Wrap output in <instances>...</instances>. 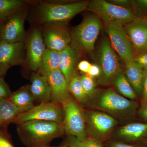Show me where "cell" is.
I'll return each instance as SVG.
<instances>
[{"label": "cell", "instance_id": "cell-15", "mask_svg": "<svg viewBox=\"0 0 147 147\" xmlns=\"http://www.w3.org/2000/svg\"><path fill=\"white\" fill-rule=\"evenodd\" d=\"M24 42L0 41V63L10 67L21 64L24 61Z\"/></svg>", "mask_w": 147, "mask_h": 147}, {"label": "cell", "instance_id": "cell-21", "mask_svg": "<svg viewBox=\"0 0 147 147\" xmlns=\"http://www.w3.org/2000/svg\"><path fill=\"white\" fill-rule=\"evenodd\" d=\"M8 99L23 113L29 111L34 107V99L29 90V87H23L14 92Z\"/></svg>", "mask_w": 147, "mask_h": 147}, {"label": "cell", "instance_id": "cell-20", "mask_svg": "<svg viewBox=\"0 0 147 147\" xmlns=\"http://www.w3.org/2000/svg\"><path fill=\"white\" fill-rule=\"evenodd\" d=\"M117 134L119 137L127 140H139L147 135V123L128 124L119 129Z\"/></svg>", "mask_w": 147, "mask_h": 147}, {"label": "cell", "instance_id": "cell-34", "mask_svg": "<svg viewBox=\"0 0 147 147\" xmlns=\"http://www.w3.org/2000/svg\"><path fill=\"white\" fill-rule=\"evenodd\" d=\"M91 64L88 61L84 60L81 61L78 63L77 68L82 72L86 74H88Z\"/></svg>", "mask_w": 147, "mask_h": 147}, {"label": "cell", "instance_id": "cell-33", "mask_svg": "<svg viewBox=\"0 0 147 147\" xmlns=\"http://www.w3.org/2000/svg\"><path fill=\"white\" fill-rule=\"evenodd\" d=\"M88 74L92 77H98L101 74V69L99 66L96 64H91Z\"/></svg>", "mask_w": 147, "mask_h": 147}, {"label": "cell", "instance_id": "cell-23", "mask_svg": "<svg viewBox=\"0 0 147 147\" xmlns=\"http://www.w3.org/2000/svg\"><path fill=\"white\" fill-rule=\"evenodd\" d=\"M113 82L116 89L122 96L131 100L137 98L136 92L122 71H120L115 76Z\"/></svg>", "mask_w": 147, "mask_h": 147}, {"label": "cell", "instance_id": "cell-29", "mask_svg": "<svg viewBox=\"0 0 147 147\" xmlns=\"http://www.w3.org/2000/svg\"><path fill=\"white\" fill-rule=\"evenodd\" d=\"M131 8L136 16L145 17L147 14V0L132 1Z\"/></svg>", "mask_w": 147, "mask_h": 147}, {"label": "cell", "instance_id": "cell-6", "mask_svg": "<svg viewBox=\"0 0 147 147\" xmlns=\"http://www.w3.org/2000/svg\"><path fill=\"white\" fill-rule=\"evenodd\" d=\"M97 104L100 109L124 117H133L138 108L137 102L129 100L111 89L102 93Z\"/></svg>", "mask_w": 147, "mask_h": 147}, {"label": "cell", "instance_id": "cell-14", "mask_svg": "<svg viewBox=\"0 0 147 147\" xmlns=\"http://www.w3.org/2000/svg\"><path fill=\"white\" fill-rule=\"evenodd\" d=\"M44 76L50 86L53 102L63 103L70 98L68 84L59 69L51 71Z\"/></svg>", "mask_w": 147, "mask_h": 147}, {"label": "cell", "instance_id": "cell-11", "mask_svg": "<svg viewBox=\"0 0 147 147\" xmlns=\"http://www.w3.org/2000/svg\"><path fill=\"white\" fill-rule=\"evenodd\" d=\"M41 31L47 49L60 52L71 43V37L63 24L43 25Z\"/></svg>", "mask_w": 147, "mask_h": 147}, {"label": "cell", "instance_id": "cell-4", "mask_svg": "<svg viewBox=\"0 0 147 147\" xmlns=\"http://www.w3.org/2000/svg\"><path fill=\"white\" fill-rule=\"evenodd\" d=\"M87 9L97 14L105 23L117 22L124 25L136 16L130 9L103 0H94L90 2Z\"/></svg>", "mask_w": 147, "mask_h": 147}, {"label": "cell", "instance_id": "cell-39", "mask_svg": "<svg viewBox=\"0 0 147 147\" xmlns=\"http://www.w3.org/2000/svg\"><path fill=\"white\" fill-rule=\"evenodd\" d=\"M111 147H139L132 145L126 144L123 143H118V142H115L111 145Z\"/></svg>", "mask_w": 147, "mask_h": 147}, {"label": "cell", "instance_id": "cell-37", "mask_svg": "<svg viewBox=\"0 0 147 147\" xmlns=\"http://www.w3.org/2000/svg\"><path fill=\"white\" fill-rule=\"evenodd\" d=\"M0 147H13L5 138L0 135Z\"/></svg>", "mask_w": 147, "mask_h": 147}, {"label": "cell", "instance_id": "cell-18", "mask_svg": "<svg viewBox=\"0 0 147 147\" xmlns=\"http://www.w3.org/2000/svg\"><path fill=\"white\" fill-rule=\"evenodd\" d=\"M29 88L34 100L41 102H50L51 89L45 76L38 73L33 74Z\"/></svg>", "mask_w": 147, "mask_h": 147}, {"label": "cell", "instance_id": "cell-25", "mask_svg": "<svg viewBox=\"0 0 147 147\" xmlns=\"http://www.w3.org/2000/svg\"><path fill=\"white\" fill-rule=\"evenodd\" d=\"M27 3L21 0H0V21L11 13L26 7Z\"/></svg>", "mask_w": 147, "mask_h": 147}, {"label": "cell", "instance_id": "cell-12", "mask_svg": "<svg viewBox=\"0 0 147 147\" xmlns=\"http://www.w3.org/2000/svg\"><path fill=\"white\" fill-rule=\"evenodd\" d=\"M124 27L134 48L135 56L147 52V19L136 16Z\"/></svg>", "mask_w": 147, "mask_h": 147}, {"label": "cell", "instance_id": "cell-40", "mask_svg": "<svg viewBox=\"0 0 147 147\" xmlns=\"http://www.w3.org/2000/svg\"><path fill=\"white\" fill-rule=\"evenodd\" d=\"M1 21H0V34H1Z\"/></svg>", "mask_w": 147, "mask_h": 147}, {"label": "cell", "instance_id": "cell-38", "mask_svg": "<svg viewBox=\"0 0 147 147\" xmlns=\"http://www.w3.org/2000/svg\"><path fill=\"white\" fill-rule=\"evenodd\" d=\"M10 67L0 63V77L4 76Z\"/></svg>", "mask_w": 147, "mask_h": 147}, {"label": "cell", "instance_id": "cell-5", "mask_svg": "<svg viewBox=\"0 0 147 147\" xmlns=\"http://www.w3.org/2000/svg\"><path fill=\"white\" fill-rule=\"evenodd\" d=\"M64 114L63 108L59 103L53 102H41L27 112L21 113L11 121L18 124L28 121L42 120L63 123Z\"/></svg>", "mask_w": 147, "mask_h": 147}, {"label": "cell", "instance_id": "cell-41", "mask_svg": "<svg viewBox=\"0 0 147 147\" xmlns=\"http://www.w3.org/2000/svg\"><path fill=\"white\" fill-rule=\"evenodd\" d=\"M145 18H146V19H147V15L146 16H145Z\"/></svg>", "mask_w": 147, "mask_h": 147}, {"label": "cell", "instance_id": "cell-19", "mask_svg": "<svg viewBox=\"0 0 147 147\" xmlns=\"http://www.w3.org/2000/svg\"><path fill=\"white\" fill-rule=\"evenodd\" d=\"M125 74L136 94L142 93L144 70L132 59L125 62Z\"/></svg>", "mask_w": 147, "mask_h": 147}, {"label": "cell", "instance_id": "cell-1", "mask_svg": "<svg viewBox=\"0 0 147 147\" xmlns=\"http://www.w3.org/2000/svg\"><path fill=\"white\" fill-rule=\"evenodd\" d=\"M90 2L68 4L42 3L38 7L36 18L40 24H63L82 11L87 9Z\"/></svg>", "mask_w": 147, "mask_h": 147}, {"label": "cell", "instance_id": "cell-22", "mask_svg": "<svg viewBox=\"0 0 147 147\" xmlns=\"http://www.w3.org/2000/svg\"><path fill=\"white\" fill-rule=\"evenodd\" d=\"M60 53L46 48L40 64L38 73L45 76L51 71L59 69Z\"/></svg>", "mask_w": 147, "mask_h": 147}, {"label": "cell", "instance_id": "cell-10", "mask_svg": "<svg viewBox=\"0 0 147 147\" xmlns=\"http://www.w3.org/2000/svg\"><path fill=\"white\" fill-rule=\"evenodd\" d=\"M99 63L101 82L104 84L113 81L121 70L119 60L107 38H103L99 48Z\"/></svg>", "mask_w": 147, "mask_h": 147}, {"label": "cell", "instance_id": "cell-24", "mask_svg": "<svg viewBox=\"0 0 147 147\" xmlns=\"http://www.w3.org/2000/svg\"><path fill=\"white\" fill-rule=\"evenodd\" d=\"M23 113L8 98L0 99V125L11 122L18 115Z\"/></svg>", "mask_w": 147, "mask_h": 147}, {"label": "cell", "instance_id": "cell-8", "mask_svg": "<svg viewBox=\"0 0 147 147\" xmlns=\"http://www.w3.org/2000/svg\"><path fill=\"white\" fill-rule=\"evenodd\" d=\"M62 104L64 114V129L70 136L79 140L83 141L86 139L85 119L78 105L70 97Z\"/></svg>", "mask_w": 147, "mask_h": 147}, {"label": "cell", "instance_id": "cell-27", "mask_svg": "<svg viewBox=\"0 0 147 147\" xmlns=\"http://www.w3.org/2000/svg\"><path fill=\"white\" fill-rule=\"evenodd\" d=\"M68 144L70 147H103L96 139L87 138L81 141L72 136L69 138Z\"/></svg>", "mask_w": 147, "mask_h": 147}, {"label": "cell", "instance_id": "cell-3", "mask_svg": "<svg viewBox=\"0 0 147 147\" xmlns=\"http://www.w3.org/2000/svg\"><path fill=\"white\" fill-rule=\"evenodd\" d=\"M63 124L55 122L32 120L18 124L19 134L33 142H43L60 136L63 133Z\"/></svg>", "mask_w": 147, "mask_h": 147}, {"label": "cell", "instance_id": "cell-7", "mask_svg": "<svg viewBox=\"0 0 147 147\" xmlns=\"http://www.w3.org/2000/svg\"><path fill=\"white\" fill-rule=\"evenodd\" d=\"M28 9L26 7L11 13L1 21L0 41L24 42L26 38L24 23Z\"/></svg>", "mask_w": 147, "mask_h": 147}, {"label": "cell", "instance_id": "cell-28", "mask_svg": "<svg viewBox=\"0 0 147 147\" xmlns=\"http://www.w3.org/2000/svg\"><path fill=\"white\" fill-rule=\"evenodd\" d=\"M83 88L88 97H91L95 91V84L93 78L88 74L80 76Z\"/></svg>", "mask_w": 147, "mask_h": 147}, {"label": "cell", "instance_id": "cell-17", "mask_svg": "<svg viewBox=\"0 0 147 147\" xmlns=\"http://www.w3.org/2000/svg\"><path fill=\"white\" fill-rule=\"evenodd\" d=\"M88 120L94 130L101 137L108 134L117 123L113 117L99 112L89 113Z\"/></svg>", "mask_w": 147, "mask_h": 147}, {"label": "cell", "instance_id": "cell-31", "mask_svg": "<svg viewBox=\"0 0 147 147\" xmlns=\"http://www.w3.org/2000/svg\"><path fill=\"white\" fill-rule=\"evenodd\" d=\"M133 60L144 70H147V52L135 55Z\"/></svg>", "mask_w": 147, "mask_h": 147}, {"label": "cell", "instance_id": "cell-13", "mask_svg": "<svg viewBox=\"0 0 147 147\" xmlns=\"http://www.w3.org/2000/svg\"><path fill=\"white\" fill-rule=\"evenodd\" d=\"M41 29L35 28L32 31L27 43V58L29 67L32 71L38 70L46 49Z\"/></svg>", "mask_w": 147, "mask_h": 147}, {"label": "cell", "instance_id": "cell-36", "mask_svg": "<svg viewBox=\"0 0 147 147\" xmlns=\"http://www.w3.org/2000/svg\"><path fill=\"white\" fill-rule=\"evenodd\" d=\"M139 115L144 120L147 121V103L142 105L139 112Z\"/></svg>", "mask_w": 147, "mask_h": 147}, {"label": "cell", "instance_id": "cell-9", "mask_svg": "<svg viewBox=\"0 0 147 147\" xmlns=\"http://www.w3.org/2000/svg\"><path fill=\"white\" fill-rule=\"evenodd\" d=\"M110 44L117 54L125 62L133 59L134 48L124 28L117 22L105 23Z\"/></svg>", "mask_w": 147, "mask_h": 147}, {"label": "cell", "instance_id": "cell-2", "mask_svg": "<svg viewBox=\"0 0 147 147\" xmlns=\"http://www.w3.org/2000/svg\"><path fill=\"white\" fill-rule=\"evenodd\" d=\"M101 28V23L96 16L84 18L71 32L70 46L78 53H91Z\"/></svg>", "mask_w": 147, "mask_h": 147}, {"label": "cell", "instance_id": "cell-16", "mask_svg": "<svg viewBox=\"0 0 147 147\" xmlns=\"http://www.w3.org/2000/svg\"><path fill=\"white\" fill-rule=\"evenodd\" d=\"M79 58V53L70 45L60 53L59 70L63 74L67 84L75 74Z\"/></svg>", "mask_w": 147, "mask_h": 147}, {"label": "cell", "instance_id": "cell-30", "mask_svg": "<svg viewBox=\"0 0 147 147\" xmlns=\"http://www.w3.org/2000/svg\"><path fill=\"white\" fill-rule=\"evenodd\" d=\"M3 77L4 76L0 77V99L9 98L12 94Z\"/></svg>", "mask_w": 147, "mask_h": 147}, {"label": "cell", "instance_id": "cell-32", "mask_svg": "<svg viewBox=\"0 0 147 147\" xmlns=\"http://www.w3.org/2000/svg\"><path fill=\"white\" fill-rule=\"evenodd\" d=\"M142 105L147 103V70H144L142 84Z\"/></svg>", "mask_w": 147, "mask_h": 147}, {"label": "cell", "instance_id": "cell-26", "mask_svg": "<svg viewBox=\"0 0 147 147\" xmlns=\"http://www.w3.org/2000/svg\"><path fill=\"white\" fill-rule=\"evenodd\" d=\"M68 88L69 92L78 102L84 103L86 101L88 96L82 86L80 76L76 74L74 75L69 82Z\"/></svg>", "mask_w": 147, "mask_h": 147}, {"label": "cell", "instance_id": "cell-35", "mask_svg": "<svg viewBox=\"0 0 147 147\" xmlns=\"http://www.w3.org/2000/svg\"><path fill=\"white\" fill-rule=\"evenodd\" d=\"M132 1L128 0H113L111 1L110 3L119 6L129 9V7H131Z\"/></svg>", "mask_w": 147, "mask_h": 147}, {"label": "cell", "instance_id": "cell-42", "mask_svg": "<svg viewBox=\"0 0 147 147\" xmlns=\"http://www.w3.org/2000/svg\"><path fill=\"white\" fill-rule=\"evenodd\" d=\"M66 147V146H63V147Z\"/></svg>", "mask_w": 147, "mask_h": 147}]
</instances>
